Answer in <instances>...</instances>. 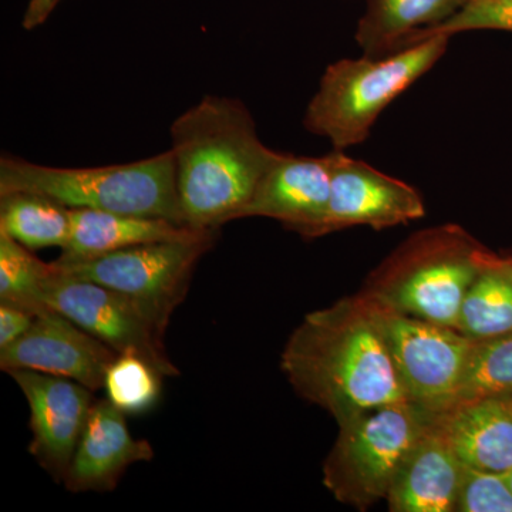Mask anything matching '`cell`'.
I'll list each match as a JSON object with an SVG mask.
<instances>
[{
  "label": "cell",
  "instance_id": "1",
  "mask_svg": "<svg viewBox=\"0 0 512 512\" xmlns=\"http://www.w3.org/2000/svg\"><path fill=\"white\" fill-rule=\"evenodd\" d=\"M281 369L302 399L328 410L338 424L409 400L379 306L363 293L306 315L286 343Z\"/></svg>",
  "mask_w": 512,
  "mask_h": 512
},
{
  "label": "cell",
  "instance_id": "2",
  "mask_svg": "<svg viewBox=\"0 0 512 512\" xmlns=\"http://www.w3.org/2000/svg\"><path fill=\"white\" fill-rule=\"evenodd\" d=\"M171 140L181 217L200 231L239 220L281 156L262 143L244 103L211 94L175 119Z\"/></svg>",
  "mask_w": 512,
  "mask_h": 512
},
{
  "label": "cell",
  "instance_id": "3",
  "mask_svg": "<svg viewBox=\"0 0 512 512\" xmlns=\"http://www.w3.org/2000/svg\"><path fill=\"white\" fill-rule=\"evenodd\" d=\"M488 252L460 225L423 229L384 259L360 293L383 308L456 329Z\"/></svg>",
  "mask_w": 512,
  "mask_h": 512
},
{
  "label": "cell",
  "instance_id": "4",
  "mask_svg": "<svg viewBox=\"0 0 512 512\" xmlns=\"http://www.w3.org/2000/svg\"><path fill=\"white\" fill-rule=\"evenodd\" d=\"M451 36L431 35L390 55L329 64L303 114V127L335 150L365 143L376 120L446 55Z\"/></svg>",
  "mask_w": 512,
  "mask_h": 512
},
{
  "label": "cell",
  "instance_id": "5",
  "mask_svg": "<svg viewBox=\"0 0 512 512\" xmlns=\"http://www.w3.org/2000/svg\"><path fill=\"white\" fill-rule=\"evenodd\" d=\"M10 192L45 195L70 210L164 218L184 225L171 150L134 163L86 168L49 167L2 157L0 195Z\"/></svg>",
  "mask_w": 512,
  "mask_h": 512
},
{
  "label": "cell",
  "instance_id": "6",
  "mask_svg": "<svg viewBox=\"0 0 512 512\" xmlns=\"http://www.w3.org/2000/svg\"><path fill=\"white\" fill-rule=\"evenodd\" d=\"M436 413L412 402L377 407L339 424L323 484L340 503L366 510L387 498L394 478Z\"/></svg>",
  "mask_w": 512,
  "mask_h": 512
},
{
  "label": "cell",
  "instance_id": "7",
  "mask_svg": "<svg viewBox=\"0 0 512 512\" xmlns=\"http://www.w3.org/2000/svg\"><path fill=\"white\" fill-rule=\"evenodd\" d=\"M218 231L153 242L93 258L50 262L60 274L106 286L128 296L167 330L175 309L184 302L195 266L214 245Z\"/></svg>",
  "mask_w": 512,
  "mask_h": 512
},
{
  "label": "cell",
  "instance_id": "8",
  "mask_svg": "<svg viewBox=\"0 0 512 512\" xmlns=\"http://www.w3.org/2000/svg\"><path fill=\"white\" fill-rule=\"evenodd\" d=\"M43 303L63 313L119 355H134L164 377L180 375L165 348L167 330L136 301L106 286L60 274L50 264Z\"/></svg>",
  "mask_w": 512,
  "mask_h": 512
},
{
  "label": "cell",
  "instance_id": "9",
  "mask_svg": "<svg viewBox=\"0 0 512 512\" xmlns=\"http://www.w3.org/2000/svg\"><path fill=\"white\" fill-rule=\"evenodd\" d=\"M377 306L407 399L427 412H446L456 402L473 340L454 328Z\"/></svg>",
  "mask_w": 512,
  "mask_h": 512
},
{
  "label": "cell",
  "instance_id": "10",
  "mask_svg": "<svg viewBox=\"0 0 512 512\" xmlns=\"http://www.w3.org/2000/svg\"><path fill=\"white\" fill-rule=\"evenodd\" d=\"M424 214L423 197L412 185L333 148L329 204L316 238L357 225L380 231L420 220Z\"/></svg>",
  "mask_w": 512,
  "mask_h": 512
},
{
  "label": "cell",
  "instance_id": "11",
  "mask_svg": "<svg viewBox=\"0 0 512 512\" xmlns=\"http://www.w3.org/2000/svg\"><path fill=\"white\" fill-rule=\"evenodd\" d=\"M30 410L29 453L56 483L63 484L94 402L92 390L64 377L13 370Z\"/></svg>",
  "mask_w": 512,
  "mask_h": 512
},
{
  "label": "cell",
  "instance_id": "12",
  "mask_svg": "<svg viewBox=\"0 0 512 512\" xmlns=\"http://www.w3.org/2000/svg\"><path fill=\"white\" fill-rule=\"evenodd\" d=\"M119 353L63 313L43 312L32 328L0 350V369L33 370L83 384L92 392L103 389L107 370Z\"/></svg>",
  "mask_w": 512,
  "mask_h": 512
},
{
  "label": "cell",
  "instance_id": "13",
  "mask_svg": "<svg viewBox=\"0 0 512 512\" xmlns=\"http://www.w3.org/2000/svg\"><path fill=\"white\" fill-rule=\"evenodd\" d=\"M332 170L333 151L322 157L281 153L239 220L271 218L302 237L316 238L329 204Z\"/></svg>",
  "mask_w": 512,
  "mask_h": 512
},
{
  "label": "cell",
  "instance_id": "14",
  "mask_svg": "<svg viewBox=\"0 0 512 512\" xmlns=\"http://www.w3.org/2000/svg\"><path fill=\"white\" fill-rule=\"evenodd\" d=\"M156 453L147 440L133 437L126 413L107 399L94 402L63 485L70 493H110L127 468L148 463Z\"/></svg>",
  "mask_w": 512,
  "mask_h": 512
},
{
  "label": "cell",
  "instance_id": "15",
  "mask_svg": "<svg viewBox=\"0 0 512 512\" xmlns=\"http://www.w3.org/2000/svg\"><path fill=\"white\" fill-rule=\"evenodd\" d=\"M463 463L437 414L394 478L387 503L394 512H450L456 505Z\"/></svg>",
  "mask_w": 512,
  "mask_h": 512
},
{
  "label": "cell",
  "instance_id": "16",
  "mask_svg": "<svg viewBox=\"0 0 512 512\" xmlns=\"http://www.w3.org/2000/svg\"><path fill=\"white\" fill-rule=\"evenodd\" d=\"M437 420L461 463L491 473H510L512 396L464 400L437 414Z\"/></svg>",
  "mask_w": 512,
  "mask_h": 512
},
{
  "label": "cell",
  "instance_id": "17",
  "mask_svg": "<svg viewBox=\"0 0 512 512\" xmlns=\"http://www.w3.org/2000/svg\"><path fill=\"white\" fill-rule=\"evenodd\" d=\"M200 232L164 218L74 208L70 210L69 239L59 259L93 258L138 245L190 238Z\"/></svg>",
  "mask_w": 512,
  "mask_h": 512
},
{
  "label": "cell",
  "instance_id": "18",
  "mask_svg": "<svg viewBox=\"0 0 512 512\" xmlns=\"http://www.w3.org/2000/svg\"><path fill=\"white\" fill-rule=\"evenodd\" d=\"M468 0H367L355 39L363 55L383 57L406 47L416 33L453 18Z\"/></svg>",
  "mask_w": 512,
  "mask_h": 512
},
{
  "label": "cell",
  "instance_id": "19",
  "mask_svg": "<svg viewBox=\"0 0 512 512\" xmlns=\"http://www.w3.org/2000/svg\"><path fill=\"white\" fill-rule=\"evenodd\" d=\"M456 330L474 342L512 333V278L493 252H488L483 271L468 289Z\"/></svg>",
  "mask_w": 512,
  "mask_h": 512
},
{
  "label": "cell",
  "instance_id": "20",
  "mask_svg": "<svg viewBox=\"0 0 512 512\" xmlns=\"http://www.w3.org/2000/svg\"><path fill=\"white\" fill-rule=\"evenodd\" d=\"M0 232L30 251L63 249L70 235V208L33 192L2 194Z\"/></svg>",
  "mask_w": 512,
  "mask_h": 512
},
{
  "label": "cell",
  "instance_id": "21",
  "mask_svg": "<svg viewBox=\"0 0 512 512\" xmlns=\"http://www.w3.org/2000/svg\"><path fill=\"white\" fill-rule=\"evenodd\" d=\"M500 396H512V333L473 340L454 404Z\"/></svg>",
  "mask_w": 512,
  "mask_h": 512
},
{
  "label": "cell",
  "instance_id": "22",
  "mask_svg": "<svg viewBox=\"0 0 512 512\" xmlns=\"http://www.w3.org/2000/svg\"><path fill=\"white\" fill-rule=\"evenodd\" d=\"M49 272L50 264L0 232V302L12 303L36 315L49 311L42 298L43 282Z\"/></svg>",
  "mask_w": 512,
  "mask_h": 512
},
{
  "label": "cell",
  "instance_id": "23",
  "mask_svg": "<svg viewBox=\"0 0 512 512\" xmlns=\"http://www.w3.org/2000/svg\"><path fill=\"white\" fill-rule=\"evenodd\" d=\"M164 376L134 355H119L104 379L106 399L126 414H141L156 406Z\"/></svg>",
  "mask_w": 512,
  "mask_h": 512
},
{
  "label": "cell",
  "instance_id": "24",
  "mask_svg": "<svg viewBox=\"0 0 512 512\" xmlns=\"http://www.w3.org/2000/svg\"><path fill=\"white\" fill-rule=\"evenodd\" d=\"M454 511L512 512V491L507 476L463 464Z\"/></svg>",
  "mask_w": 512,
  "mask_h": 512
},
{
  "label": "cell",
  "instance_id": "25",
  "mask_svg": "<svg viewBox=\"0 0 512 512\" xmlns=\"http://www.w3.org/2000/svg\"><path fill=\"white\" fill-rule=\"evenodd\" d=\"M473 30L512 32V0H468L466 6L437 28L423 30L410 37L407 46L431 35L456 36Z\"/></svg>",
  "mask_w": 512,
  "mask_h": 512
},
{
  "label": "cell",
  "instance_id": "26",
  "mask_svg": "<svg viewBox=\"0 0 512 512\" xmlns=\"http://www.w3.org/2000/svg\"><path fill=\"white\" fill-rule=\"evenodd\" d=\"M36 313L12 303L0 302V350L22 338L37 318Z\"/></svg>",
  "mask_w": 512,
  "mask_h": 512
},
{
  "label": "cell",
  "instance_id": "27",
  "mask_svg": "<svg viewBox=\"0 0 512 512\" xmlns=\"http://www.w3.org/2000/svg\"><path fill=\"white\" fill-rule=\"evenodd\" d=\"M62 2L63 0H29L23 16V29L33 30L42 26Z\"/></svg>",
  "mask_w": 512,
  "mask_h": 512
},
{
  "label": "cell",
  "instance_id": "28",
  "mask_svg": "<svg viewBox=\"0 0 512 512\" xmlns=\"http://www.w3.org/2000/svg\"><path fill=\"white\" fill-rule=\"evenodd\" d=\"M497 262L498 265H500L501 268H503L504 271L512 278V256H504L503 258V256L497 255Z\"/></svg>",
  "mask_w": 512,
  "mask_h": 512
},
{
  "label": "cell",
  "instance_id": "29",
  "mask_svg": "<svg viewBox=\"0 0 512 512\" xmlns=\"http://www.w3.org/2000/svg\"><path fill=\"white\" fill-rule=\"evenodd\" d=\"M505 476H507V481H508V484H510V488L512 491V470L510 471V473L505 474Z\"/></svg>",
  "mask_w": 512,
  "mask_h": 512
}]
</instances>
